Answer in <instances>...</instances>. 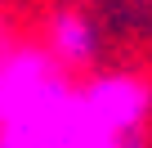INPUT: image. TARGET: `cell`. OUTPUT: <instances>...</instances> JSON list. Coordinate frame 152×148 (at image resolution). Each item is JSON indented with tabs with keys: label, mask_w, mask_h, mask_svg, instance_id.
Here are the masks:
<instances>
[{
	"label": "cell",
	"mask_w": 152,
	"mask_h": 148,
	"mask_svg": "<svg viewBox=\"0 0 152 148\" xmlns=\"http://www.w3.org/2000/svg\"><path fill=\"white\" fill-rule=\"evenodd\" d=\"M107 45V27L90 9H58L49 18V49L63 67H99Z\"/></svg>",
	"instance_id": "cell-1"
},
{
	"label": "cell",
	"mask_w": 152,
	"mask_h": 148,
	"mask_svg": "<svg viewBox=\"0 0 152 148\" xmlns=\"http://www.w3.org/2000/svg\"><path fill=\"white\" fill-rule=\"evenodd\" d=\"M85 103H90V112H94L107 130H121V135H130V130L139 126L143 108H148L143 90H139L134 81H125V77H103V81H94V85L85 90Z\"/></svg>",
	"instance_id": "cell-2"
}]
</instances>
